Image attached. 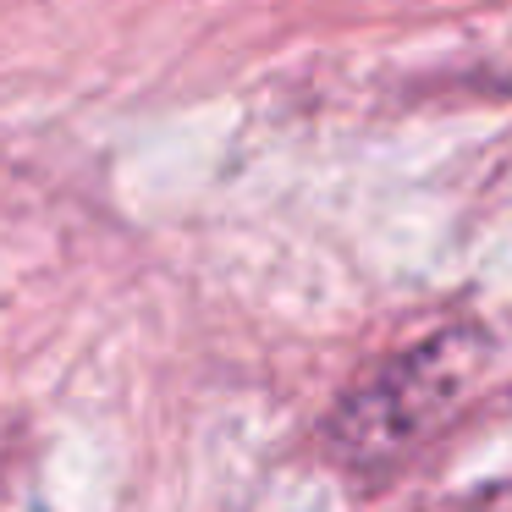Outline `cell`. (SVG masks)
Masks as SVG:
<instances>
[{"label": "cell", "mask_w": 512, "mask_h": 512, "mask_svg": "<svg viewBox=\"0 0 512 512\" xmlns=\"http://www.w3.org/2000/svg\"><path fill=\"white\" fill-rule=\"evenodd\" d=\"M479 364H485V342L474 331H441L408 347L391 364H380L364 386H353V397L325 424V446L364 474L397 463L463 402Z\"/></svg>", "instance_id": "cell-1"}]
</instances>
